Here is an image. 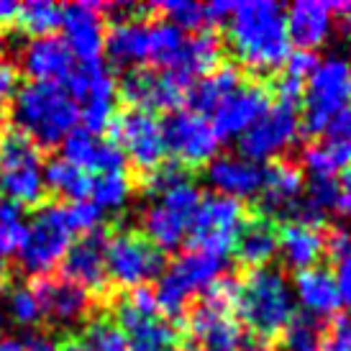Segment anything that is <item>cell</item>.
Instances as JSON below:
<instances>
[{"mask_svg":"<svg viewBox=\"0 0 351 351\" xmlns=\"http://www.w3.org/2000/svg\"><path fill=\"white\" fill-rule=\"evenodd\" d=\"M228 44L236 59L256 72H274L290 57L285 5L274 0L234 3L228 13Z\"/></svg>","mask_w":351,"mask_h":351,"instance_id":"6da1fadb","label":"cell"},{"mask_svg":"<svg viewBox=\"0 0 351 351\" xmlns=\"http://www.w3.org/2000/svg\"><path fill=\"white\" fill-rule=\"evenodd\" d=\"M234 311L259 339H272L295 318V295L287 274L280 267L249 269L244 280H236Z\"/></svg>","mask_w":351,"mask_h":351,"instance_id":"7a4b0ae2","label":"cell"},{"mask_svg":"<svg viewBox=\"0 0 351 351\" xmlns=\"http://www.w3.org/2000/svg\"><path fill=\"white\" fill-rule=\"evenodd\" d=\"M13 121L39 149H51L77 128L80 108L64 85L26 82L13 95Z\"/></svg>","mask_w":351,"mask_h":351,"instance_id":"3957f363","label":"cell"},{"mask_svg":"<svg viewBox=\"0 0 351 351\" xmlns=\"http://www.w3.org/2000/svg\"><path fill=\"white\" fill-rule=\"evenodd\" d=\"M236 280L221 277L203 300L190 311L187 331L195 351H244L249 333L234 311Z\"/></svg>","mask_w":351,"mask_h":351,"instance_id":"277c9868","label":"cell"},{"mask_svg":"<svg viewBox=\"0 0 351 351\" xmlns=\"http://www.w3.org/2000/svg\"><path fill=\"white\" fill-rule=\"evenodd\" d=\"M351 98V62L343 54H328L315 62L305 82V108L300 126L311 134H323Z\"/></svg>","mask_w":351,"mask_h":351,"instance_id":"5b68a950","label":"cell"},{"mask_svg":"<svg viewBox=\"0 0 351 351\" xmlns=\"http://www.w3.org/2000/svg\"><path fill=\"white\" fill-rule=\"evenodd\" d=\"M0 193L21 208L39 205L47 193L41 149L19 128L0 134Z\"/></svg>","mask_w":351,"mask_h":351,"instance_id":"8992f818","label":"cell"},{"mask_svg":"<svg viewBox=\"0 0 351 351\" xmlns=\"http://www.w3.org/2000/svg\"><path fill=\"white\" fill-rule=\"evenodd\" d=\"M72 226L67 221L64 205L49 203L41 205L26 223V234L19 246V264L23 272L47 277L57 267L67 249L72 246Z\"/></svg>","mask_w":351,"mask_h":351,"instance_id":"52a82bcc","label":"cell"},{"mask_svg":"<svg viewBox=\"0 0 351 351\" xmlns=\"http://www.w3.org/2000/svg\"><path fill=\"white\" fill-rule=\"evenodd\" d=\"M223 259L213 256V254L190 249L182 256H177L175 262L159 274V285L154 293L159 313L182 315L190 298H195L203 290H210L223 277Z\"/></svg>","mask_w":351,"mask_h":351,"instance_id":"ba28073f","label":"cell"},{"mask_svg":"<svg viewBox=\"0 0 351 351\" xmlns=\"http://www.w3.org/2000/svg\"><path fill=\"white\" fill-rule=\"evenodd\" d=\"M200 197L203 195L193 185V180L169 187L159 195H152V203L141 215L144 236L159 252H172L177 246H182L187 241Z\"/></svg>","mask_w":351,"mask_h":351,"instance_id":"9c48e42d","label":"cell"},{"mask_svg":"<svg viewBox=\"0 0 351 351\" xmlns=\"http://www.w3.org/2000/svg\"><path fill=\"white\" fill-rule=\"evenodd\" d=\"M116 321L131 351H172L177 343V331L162 318L149 287L128 290L116 302Z\"/></svg>","mask_w":351,"mask_h":351,"instance_id":"30bf717a","label":"cell"},{"mask_svg":"<svg viewBox=\"0 0 351 351\" xmlns=\"http://www.w3.org/2000/svg\"><path fill=\"white\" fill-rule=\"evenodd\" d=\"M165 267V252H159L144 234L121 231L108 239L106 274L121 287H147L152 280H159Z\"/></svg>","mask_w":351,"mask_h":351,"instance_id":"8fae6325","label":"cell"},{"mask_svg":"<svg viewBox=\"0 0 351 351\" xmlns=\"http://www.w3.org/2000/svg\"><path fill=\"white\" fill-rule=\"evenodd\" d=\"M244 221V205L234 197H223L213 193V195L200 197L187 239H190L195 252H205L226 259V254L234 249L236 236L241 231Z\"/></svg>","mask_w":351,"mask_h":351,"instance_id":"7c38bea8","label":"cell"},{"mask_svg":"<svg viewBox=\"0 0 351 351\" xmlns=\"http://www.w3.org/2000/svg\"><path fill=\"white\" fill-rule=\"evenodd\" d=\"M75 98L80 100V118L85 123V131L98 136L100 131L110 126V121L116 116V98L118 85L110 69L103 67L100 62L95 64H80L72 69L67 77V88H64Z\"/></svg>","mask_w":351,"mask_h":351,"instance_id":"4fadbf2b","label":"cell"},{"mask_svg":"<svg viewBox=\"0 0 351 351\" xmlns=\"http://www.w3.org/2000/svg\"><path fill=\"white\" fill-rule=\"evenodd\" d=\"M110 134L121 154L128 156L138 169L152 172L154 167L162 165L167 154L165 131H162V121H156L154 113L126 108L113 116Z\"/></svg>","mask_w":351,"mask_h":351,"instance_id":"5bb4252c","label":"cell"},{"mask_svg":"<svg viewBox=\"0 0 351 351\" xmlns=\"http://www.w3.org/2000/svg\"><path fill=\"white\" fill-rule=\"evenodd\" d=\"M300 134V113L298 106L290 103H272L262 116L254 121L239 136V149L241 156L249 162H269L285 149L295 144Z\"/></svg>","mask_w":351,"mask_h":351,"instance_id":"9a60e30c","label":"cell"},{"mask_svg":"<svg viewBox=\"0 0 351 351\" xmlns=\"http://www.w3.org/2000/svg\"><path fill=\"white\" fill-rule=\"evenodd\" d=\"M162 131H165V147L177 156L182 167L208 165L218 156L221 138L215 134L213 123L190 108L172 110L162 123Z\"/></svg>","mask_w":351,"mask_h":351,"instance_id":"2e32d148","label":"cell"},{"mask_svg":"<svg viewBox=\"0 0 351 351\" xmlns=\"http://www.w3.org/2000/svg\"><path fill=\"white\" fill-rule=\"evenodd\" d=\"M121 95L136 110H175L187 95V85L165 69L134 67L121 80Z\"/></svg>","mask_w":351,"mask_h":351,"instance_id":"e0dca14e","label":"cell"},{"mask_svg":"<svg viewBox=\"0 0 351 351\" xmlns=\"http://www.w3.org/2000/svg\"><path fill=\"white\" fill-rule=\"evenodd\" d=\"M64 44L82 64H95L106 49V21L98 3H69L62 8Z\"/></svg>","mask_w":351,"mask_h":351,"instance_id":"ac0fdd59","label":"cell"},{"mask_svg":"<svg viewBox=\"0 0 351 351\" xmlns=\"http://www.w3.org/2000/svg\"><path fill=\"white\" fill-rule=\"evenodd\" d=\"M36 300L41 308V318L59 326V328H69L85 321L90 313L93 298L85 287L72 282L67 277H39L31 285Z\"/></svg>","mask_w":351,"mask_h":351,"instance_id":"d6986e66","label":"cell"},{"mask_svg":"<svg viewBox=\"0 0 351 351\" xmlns=\"http://www.w3.org/2000/svg\"><path fill=\"white\" fill-rule=\"evenodd\" d=\"M267 108H269V93L256 82H241L215 106L208 121L213 123L218 138L228 141L241 136Z\"/></svg>","mask_w":351,"mask_h":351,"instance_id":"ffe728a7","label":"cell"},{"mask_svg":"<svg viewBox=\"0 0 351 351\" xmlns=\"http://www.w3.org/2000/svg\"><path fill=\"white\" fill-rule=\"evenodd\" d=\"M106 246H108V236L106 231H90V234H82L69 246L64 259H62V272L67 280L77 282L80 287L85 290H95L100 293L108 285V274H106Z\"/></svg>","mask_w":351,"mask_h":351,"instance_id":"44dd1931","label":"cell"},{"mask_svg":"<svg viewBox=\"0 0 351 351\" xmlns=\"http://www.w3.org/2000/svg\"><path fill=\"white\" fill-rule=\"evenodd\" d=\"M302 195H305V177H302L300 165L287 162V159H274L272 165L264 169L259 203H262L267 218L269 215H293Z\"/></svg>","mask_w":351,"mask_h":351,"instance_id":"7402d4cb","label":"cell"},{"mask_svg":"<svg viewBox=\"0 0 351 351\" xmlns=\"http://www.w3.org/2000/svg\"><path fill=\"white\" fill-rule=\"evenodd\" d=\"M264 169L256 162H249L244 156L221 154L208 162L205 180L215 190V195L234 197V200H246V197L259 195L262 190Z\"/></svg>","mask_w":351,"mask_h":351,"instance_id":"603a6c76","label":"cell"},{"mask_svg":"<svg viewBox=\"0 0 351 351\" xmlns=\"http://www.w3.org/2000/svg\"><path fill=\"white\" fill-rule=\"evenodd\" d=\"M21 64L23 72L31 77V82H67L72 75L75 57L67 49L62 36H34L21 51Z\"/></svg>","mask_w":351,"mask_h":351,"instance_id":"cb8c5ba5","label":"cell"},{"mask_svg":"<svg viewBox=\"0 0 351 351\" xmlns=\"http://www.w3.org/2000/svg\"><path fill=\"white\" fill-rule=\"evenodd\" d=\"M285 16H287L290 44L295 41L302 51L323 47L336 29L331 3H321V0H298L290 8H285Z\"/></svg>","mask_w":351,"mask_h":351,"instance_id":"d4e9b609","label":"cell"},{"mask_svg":"<svg viewBox=\"0 0 351 351\" xmlns=\"http://www.w3.org/2000/svg\"><path fill=\"white\" fill-rule=\"evenodd\" d=\"M64 156L69 165L80 167L85 172H116L123 169L126 165V156L121 154V149L113 141H103L100 136L90 134L85 128H75L64 141H62Z\"/></svg>","mask_w":351,"mask_h":351,"instance_id":"484cf974","label":"cell"},{"mask_svg":"<svg viewBox=\"0 0 351 351\" xmlns=\"http://www.w3.org/2000/svg\"><path fill=\"white\" fill-rule=\"evenodd\" d=\"M293 295L302 305L305 315H313V318H331L341 308V295H339L333 272L326 267H311L298 272Z\"/></svg>","mask_w":351,"mask_h":351,"instance_id":"4316f807","label":"cell"},{"mask_svg":"<svg viewBox=\"0 0 351 351\" xmlns=\"http://www.w3.org/2000/svg\"><path fill=\"white\" fill-rule=\"evenodd\" d=\"M234 252L236 259L249 269L267 267L280 252V239H277V228H274L272 218H267V215L246 218L239 236H236Z\"/></svg>","mask_w":351,"mask_h":351,"instance_id":"83f0119b","label":"cell"},{"mask_svg":"<svg viewBox=\"0 0 351 351\" xmlns=\"http://www.w3.org/2000/svg\"><path fill=\"white\" fill-rule=\"evenodd\" d=\"M280 239V254L287 267H293L298 272L315 267V262L326 252V236L321 234L318 226L300 223V221H287L277 231Z\"/></svg>","mask_w":351,"mask_h":351,"instance_id":"f1b7e54d","label":"cell"},{"mask_svg":"<svg viewBox=\"0 0 351 351\" xmlns=\"http://www.w3.org/2000/svg\"><path fill=\"white\" fill-rule=\"evenodd\" d=\"M113 64L138 67L149 59V23L138 19H121L106 34V49Z\"/></svg>","mask_w":351,"mask_h":351,"instance_id":"f546056e","label":"cell"},{"mask_svg":"<svg viewBox=\"0 0 351 351\" xmlns=\"http://www.w3.org/2000/svg\"><path fill=\"white\" fill-rule=\"evenodd\" d=\"M241 72L234 67V64H218V69H213L210 75H205L200 82H195L190 93H187V103H190V110H195L200 116H210L215 110V106L221 100L241 85Z\"/></svg>","mask_w":351,"mask_h":351,"instance_id":"4dcf8cb0","label":"cell"},{"mask_svg":"<svg viewBox=\"0 0 351 351\" xmlns=\"http://www.w3.org/2000/svg\"><path fill=\"white\" fill-rule=\"evenodd\" d=\"M302 167L311 177H333L336 172H351V136L326 138L308 144L302 152Z\"/></svg>","mask_w":351,"mask_h":351,"instance_id":"1f68e13d","label":"cell"},{"mask_svg":"<svg viewBox=\"0 0 351 351\" xmlns=\"http://www.w3.org/2000/svg\"><path fill=\"white\" fill-rule=\"evenodd\" d=\"M187 39L190 36L185 31L165 19L149 23V59L159 67H165V72L175 75L182 57H185Z\"/></svg>","mask_w":351,"mask_h":351,"instance_id":"d6a6232c","label":"cell"},{"mask_svg":"<svg viewBox=\"0 0 351 351\" xmlns=\"http://www.w3.org/2000/svg\"><path fill=\"white\" fill-rule=\"evenodd\" d=\"M218 62H221V41L208 31H197L195 36L187 39L185 57L180 62L175 77H180L187 85L193 77H200V75L205 77L213 69H218Z\"/></svg>","mask_w":351,"mask_h":351,"instance_id":"836d02e7","label":"cell"},{"mask_svg":"<svg viewBox=\"0 0 351 351\" xmlns=\"http://www.w3.org/2000/svg\"><path fill=\"white\" fill-rule=\"evenodd\" d=\"M59 351H131L123 331L110 321H93L67 336Z\"/></svg>","mask_w":351,"mask_h":351,"instance_id":"e575fe53","label":"cell"},{"mask_svg":"<svg viewBox=\"0 0 351 351\" xmlns=\"http://www.w3.org/2000/svg\"><path fill=\"white\" fill-rule=\"evenodd\" d=\"M44 185L75 203V200H88L90 197L93 177H90V172L69 165L67 159L59 156L44 167Z\"/></svg>","mask_w":351,"mask_h":351,"instance_id":"d590c367","label":"cell"},{"mask_svg":"<svg viewBox=\"0 0 351 351\" xmlns=\"http://www.w3.org/2000/svg\"><path fill=\"white\" fill-rule=\"evenodd\" d=\"M134 193L131 177L126 169H116V172H103V175L93 177L90 185V203L103 210H121L128 203V197Z\"/></svg>","mask_w":351,"mask_h":351,"instance_id":"8d00e7d4","label":"cell"},{"mask_svg":"<svg viewBox=\"0 0 351 351\" xmlns=\"http://www.w3.org/2000/svg\"><path fill=\"white\" fill-rule=\"evenodd\" d=\"M16 21L21 29L34 36H49L62 23V5L51 3V0H31V3L19 5Z\"/></svg>","mask_w":351,"mask_h":351,"instance_id":"74e56055","label":"cell"},{"mask_svg":"<svg viewBox=\"0 0 351 351\" xmlns=\"http://www.w3.org/2000/svg\"><path fill=\"white\" fill-rule=\"evenodd\" d=\"M323 326L313 315H295L282 331L285 351H323Z\"/></svg>","mask_w":351,"mask_h":351,"instance_id":"f35d334b","label":"cell"},{"mask_svg":"<svg viewBox=\"0 0 351 351\" xmlns=\"http://www.w3.org/2000/svg\"><path fill=\"white\" fill-rule=\"evenodd\" d=\"M23 234H26L23 208L0 195V259L13 252H19Z\"/></svg>","mask_w":351,"mask_h":351,"instance_id":"ab89813d","label":"cell"},{"mask_svg":"<svg viewBox=\"0 0 351 351\" xmlns=\"http://www.w3.org/2000/svg\"><path fill=\"white\" fill-rule=\"evenodd\" d=\"M3 311L8 313L10 321L16 323V326H21V328H31V326H36L41 321L39 300H36L34 287H29V285H19V287L8 290Z\"/></svg>","mask_w":351,"mask_h":351,"instance_id":"60d3db41","label":"cell"},{"mask_svg":"<svg viewBox=\"0 0 351 351\" xmlns=\"http://www.w3.org/2000/svg\"><path fill=\"white\" fill-rule=\"evenodd\" d=\"M156 8L167 16L165 21L180 26L182 31H203V26H208L205 5L193 3V0H167V3H159Z\"/></svg>","mask_w":351,"mask_h":351,"instance_id":"b9f144b4","label":"cell"},{"mask_svg":"<svg viewBox=\"0 0 351 351\" xmlns=\"http://www.w3.org/2000/svg\"><path fill=\"white\" fill-rule=\"evenodd\" d=\"M190 175H187V167H182L180 162H162L159 167H154L152 172H147L144 177V187H147L149 195H159L169 187L180 185V182H187Z\"/></svg>","mask_w":351,"mask_h":351,"instance_id":"7bdbcfd3","label":"cell"},{"mask_svg":"<svg viewBox=\"0 0 351 351\" xmlns=\"http://www.w3.org/2000/svg\"><path fill=\"white\" fill-rule=\"evenodd\" d=\"M64 210H67V221L75 234L77 231L80 234H90V231H98L100 228L103 213L90 200H75V203L64 205Z\"/></svg>","mask_w":351,"mask_h":351,"instance_id":"ee69618b","label":"cell"},{"mask_svg":"<svg viewBox=\"0 0 351 351\" xmlns=\"http://www.w3.org/2000/svg\"><path fill=\"white\" fill-rule=\"evenodd\" d=\"M19 82H21V72L16 67V62H10L8 57L0 54V106L19 93L21 88Z\"/></svg>","mask_w":351,"mask_h":351,"instance_id":"f6af8a7d","label":"cell"},{"mask_svg":"<svg viewBox=\"0 0 351 351\" xmlns=\"http://www.w3.org/2000/svg\"><path fill=\"white\" fill-rule=\"evenodd\" d=\"M315 62H318V57L313 54V51H290V57H287V62H285V72L282 75H290V77L295 80H308V75L313 72V67H315Z\"/></svg>","mask_w":351,"mask_h":351,"instance_id":"bcb514c9","label":"cell"},{"mask_svg":"<svg viewBox=\"0 0 351 351\" xmlns=\"http://www.w3.org/2000/svg\"><path fill=\"white\" fill-rule=\"evenodd\" d=\"M326 252L331 254L336 262L351 254V228H333L331 234L326 236Z\"/></svg>","mask_w":351,"mask_h":351,"instance_id":"7dc6e473","label":"cell"},{"mask_svg":"<svg viewBox=\"0 0 351 351\" xmlns=\"http://www.w3.org/2000/svg\"><path fill=\"white\" fill-rule=\"evenodd\" d=\"M339 267H336V274H333V280H336V287H339V295H341V302L351 305V254L341 256L339 259Z\"/></svg>","mask_w":351,"mask_h":351,"instance_id":"c3c4849f","label":"cell"},{"mask_svg":"<svg viewBox=\"0 0 351 351\" xmlns=\"http://www.w3.org/2000/svg\"><path fill=\"white\" fill-rule=\"evenodd\" d=\"M323 349L326 351H351V328L346 326L343 318L333 326L331 336H328V341L323 343Z\"/></svg>","mask_w":351,"mask_h":351,"instance_id":"681fc988","label":"cell"},{"mask_svg":"<svg viewBox=\"0 0 351 351\" xmlns=\"http://www.w3.org/2000/svg\"><path fill=\"white\" fill-rule=\"evenodd\" d=\"M333 10V21L336 26L341 29V34L346 39H351V0H343V3H331Z\"/></svg>","mask_w":351,"mask_h":351,"instance_id":"f907efd6","label":"cell"},{"mask_svg":"<svg viewBox=\"0 0 351 351\" xmlns=\"http://www.w3.org/2000/svg\"><path fill=\"white\" fill-rule=\"evenodd\" d=\"M336 210H341L343 215H351V172H343V180L339 182V203Z\"/></svg>","mask_w":351,"mask_h":351,"instance_id":"816d5d0a","label":"cell"},{"mask_svg":"<svg viewBox=\"0 0 351 351\" xmlns=\"http://www.w3.org/2000/svg\"><path fill=\"white\" fill-rule=\"evenodd\" d=\"M23 351H59V346L47 333H34L31 339H26V349Z\"/></svg>","mask_w":351,"mask_h":351,"instance_id":"f5cc1de1","label":"cell"},{"mask_svg":"<svg viewBox=\"0 0 351 351\" xmlns=\"http://www.w3.org/2000/svg\"><path fill=\"white\" fill-rule=\"evenodd\" d=\"M26 339H21L16 333H0V351H23Z\"/></svg>","mask_w":351,"mask_h":351,"instance_id":"db71d44e","label":"cell"},{"mask_svg":"<svg viewBox=\"0 0 351 351\" xmlns=\"http://www.w3.org/2000/svg\"><path fill=\"white\" fill-rule=\"evenodd\" d=\"M16 13H19V5L13 0H0V29L16 21Z\"/></svg>","mask_w":351,"mask_h":351,"instance_id":"11a10c76","label":"cell"},{"mask_svg":"<svg viewBox=\"0 0 351 351\" xmlns=\"http://www.w3.org/2000/svg\"><path fill=\"white\" fill-rule=\"evenodd\" d=\"M5 280H8V269H5V262L0 259V287L5 285Z\"/></svg>","mask_w":351,"mask_h":351,"instance_id":"9f6ffc18","label":"cell"},{"mask_svg":"<svg viewBox=\"0 0 351 351\" xmlns=\"http://www.w3.org/2000/svg\"><path fill=\"white\" fill-rule=\"evenodd\" d=\"M3 323H5V311H3V305H0V328H3Z\"/></svg>","mask_w":351,"mask_h":351,"instance_id":"6f0895ef","label":"cell"},{"mask_svg":"<svg viewBox=\"0 0 351 351\" xmlns=\"http://www.w3.org/2000/svg\"><path fill=\"white\" fill-rule=\"evenodd\" d=\"M3 121H5V116H3V108H0V134H3Z\"/></svg>","mask_w":351,"mask_h":351,"instance_id":"680465c9","label":"cell"},{"mask_svg":"<svg viewBox=\"0 0 351 351\" xmlns=\"http://www.w3.org/2000/svg\"><path fill=\"white\" fill-rule=\"evenodd\" d=\"M343 321H346V326H349V328H351V315H346V318H343Z\"/></svg>","mask_w":351,"mask_h":351,"instance_id":"91938a15","label":"cell"}]
</instances>
